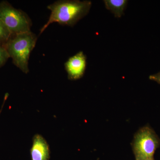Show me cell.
Returning a JSON list of instances; mask_svg holds the SVG:
<instances>
[{"mask_svg": "<svg viewBox=\"0 0 160 160\" xmlns=\"http://www.w3.org/2000/svg\"><path fill=\"white\" fill-rule=\"evenodd\" d=\"M146 160H154V158L149 159Z\"/></svg>", "mask_w": 160, "mask_h": 160, "instance_id": "8fae6325", "label": "cell"}, {"mask_svg": "<svg viewBox=\"0 0 160 160\" xmlns=\"http://www.w3.org/2000/svg\"><path fill=\"white\" fill-rule=\"evenodd\" d=\"M9 58V55L5 47L0 44V68L6 64Z\"/></svg>", "mask_w": 160, "mask_h": 160, "instance_id": "9c48e42d", "label": "cell"}, {"mask_svg": "<svg viewBox=\"0 0 160 160\" xmlns=\"http://www.w3.org/2000/svg\"><path fill=\"white\" fill-rule=\"evenodd\" d=\"M32 160H49L50 151L49 144L42 136L35 135L30 149Z\"/></svg>", "mask_w": 160, "mask_h": 160, "instance_id": "8992f818", "label": "cell"}, {"mask_svg": "<svg viewBox=\"0 0 160 160\" xmlns=\"http://www.w3.org/2000/svg\"><path fill=\"white\" fill-rule=\"evenodd\" d=\"M10 32L0 20V44L4 46L11 36Z\"/></svg>", "mask_w": 160, "mask_h": 160, "instance_id": "ba28073f", "label": "cell"}, {"mask_svg": "<svg viewBox=\"0 0 160 160\" xmlns=\"http://www.w3.org/2000/svg\"><path fill=\"white\" fill-rule=\"evenodd\" d=\"M149 79L151 81L156 82L160 85V72L149 76Z\"/></svg>", "mask_w": 160, "mask_h": 160, "instance_id": "30bf717a", "label": "cell"}, {"mask_svg": "<svg viewBox=\"0 0 160 160\" xmlns=\"http://www.w3.org/2000/svg\"><path fill=\"white\" fill-rule=\"evenodd\" d=\"M160 145V138L151 127L141 128L136 133L132 143L135 160L154 158L155 152Z\"/></svg>", "mask_w": 160, "mask_h": 160, "instance_id": "277c9868", "label": "cell"}, {"mask_svg": "<svg viewBox=\"0 0 160 160\" xmlns=\"http://www.w3.org/2000/svg\"><path fill=\"white\" fill-rule=\"evenodd\" d=\"M0 20L11 35L31 31L32 23L29 16L22 10L15 8L7 1L0 2Z\"/></svg>", "mask_w": 160, "mask_h": 160, "instance_id": "3957f363", "label": "cell"}, {"mask_svg": "<svg viewBox=\"0 0 160 160\" xmlns=\"http://www.w3.org/2000/svg\"><path fill=\"white\" fill-rule=\"evenodd\" d=\"M65 69L69 80L79 79L84 75L86 67V56L82 51L69 58L65 63Z\"/></svg>", "mask_w": 160, "mask_h": 160, "instance_id": "5b68a950", "label": "cell"}, {"mask_svg": "<svg viewBox=\"0 0 160 160\" xmlns=\"http://www.w3.org/2000/svg\"><path fill=\"white\" fill-rule=\"evenodd\" d=\"M106 9L111 11L115 17L120 18L124 14L128 1L127 0H104Z\"/></svg>", "mask_w": 160, "mask_h": 160, "instance_id": "52a82bcc", "label": "cell"}, {"mask_svg": "<svg viewBox=\"0 0 160 160\" xmlns=\"http://www.w3.org/2000/svg\"><path fill=\"white\" fill-rule=\"evenodd\" d=\"M92 6L90 1L61 0L47 7L51 11L48 21L40 30V34L54 22L72 27L89 13Z\"/></svg>", "mask_w": 160, "mask_h": 160, "instance_id": "6da1fadb", "label": "cell"}, {"mask_svg": "<svg viewBox=\"0 0 160 160\" xmlns=\"http://www.w3.org/2000/svg\"><path fill=\"white\" fill-rule=\"evenodd\" d=\"M37 41L32 32L12 35L4 45L15 66L24 73L29 72V60Z\"/></svg>", "mask_w": 160, "mask_h": 160, "instance_id": "7a4b0ae2", "label": "cell"}]
</instances>
